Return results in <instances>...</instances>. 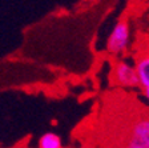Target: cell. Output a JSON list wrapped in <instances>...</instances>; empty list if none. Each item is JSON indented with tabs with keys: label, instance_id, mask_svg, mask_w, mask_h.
Wrapping results in <instances>:
<instances>
[{
	"label": "cell",
	"instance_id": "3957f363",
	"mask_svg": "<svg viewBox=\"0 0 149 148\" xmlns=\"http://www.w3.org/2000/svg\"><path fill=\"white\" fill-rule=\"evenodd\" d=\"M130 47V24L127 19H120L115 24L107 40V52L113 58H121Z\"/></svg>",
	"mask_w": 149,
	"mask_h": 148
},
{
	"label": "cell",
	"instance_id": "5b68a950",
	"mask_svg": "<svg viewBox=\"0 0 149 148\" xmlns=\"http://www.w3.org/2000/svg\"><path fill=\"white\" fill-rule=\"evenodd\" d=\"M39 147L40 148H61L63 142L57 133L55 132H45L39 139Z\"/></svg>",
	"mask_w": 149,
	"mask_h": 148
},
{
	"label": "cell",
	"instance_id": "8992f818",
	"mask_svg": "<svg viewBox=\"0 0 149 148\" xmlns=\"http://www.w3.org/2000/svg\"><path fill=\"white\" fill-rule=\"evenodd\" d=\"M132 3H141V1H144V0H130Z\"/></svg>",
	"mask_w": 149,
	"mask_h": 148
},
{
	"label": "cell",
	"instance_id": "277c9868",
	"mask_svg": "<svg viewBox=\"0 0 149 148\" xmlns=\"http://www.w3.org/2000/svg\"><path fill=\"white\" fill-rule=\"evenodd\" d=\"M133 64L139 76L140 90H149V44L137 47L133 56Z\"/></svg>",
	"mask_w": 149,
	"mask_h": 148
},
{
	"label": "cell",
	"instance_id": "7a4b0ae2",
	"mask_svg": "<svg viewBox=\"0 0 149 148\" xmlns=\"http://www.w3.org/2000/svg\"><path fill=\"white\" fill-rule=\"evenodd\" d=\"M111 83L112 86L123 88V90L140 88L139 76H137V71L133 63L116 58L111 69Z\"/></svg>",
	"mask_w": 149,
	"mask_h": 148
},
{
	"label": "cell",
	"instance_id": "6da1fadb",
	"mask_svg": "<svg viewBox=\"0 0 149 148\" xmlns=\"http://www.w3.org/2000/svg\"><path fill=\"white\" fill-rule=\"evenodd\" d=\"M125 147L149 148V109L143 108L137 112L128 131Z\"/></svg>",
	"mask_w": 149,
	"mask_h": 148
}]
</instances>
